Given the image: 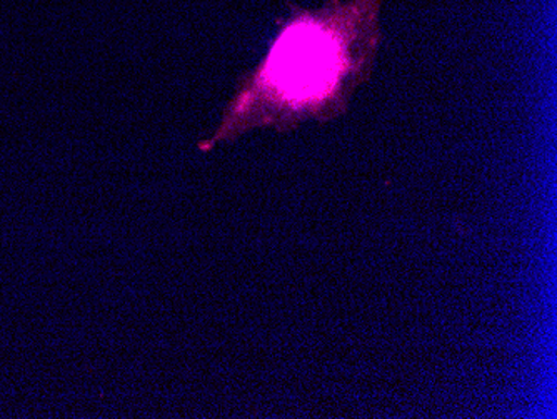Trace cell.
<instances>
[{
	"mask_svg": "<svg viewBox=\"0 0 557 419\" xmlns=\"http://www.w3.org/2000/svg\"><path fill=\"white\" fill-rule=\"evenodd\" d=\"M384 0H327L293 8L261 64L239 83L202 152L249 131H290L343 114L368 79L381 44Z\"/></svg>",
	"mask_w": 557,
	"mask_h": 419,
	"instance_id": "obj_1",
	"label": "cell"
}]
</instances>
